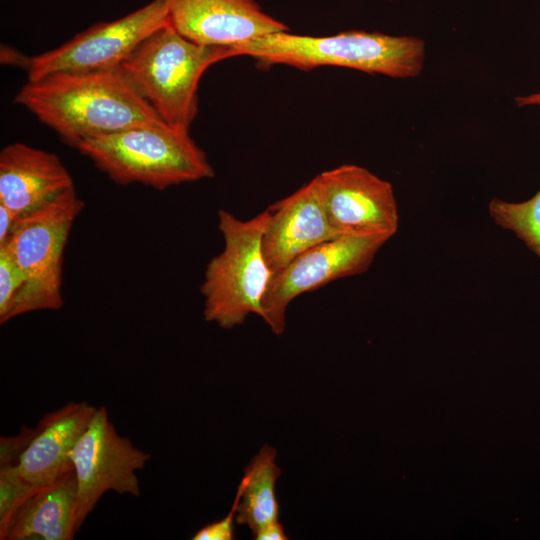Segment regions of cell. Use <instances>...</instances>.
I'll use <instances>...</instances> for the list:
<instances>
[{
	"label": "cell",
	"mask_w": 540,
	"mask_h": 540,
	"mask_svg": "<svg viewBox=\"0 0 540 540\" xmlns=\"http://www.w3.org/2000/svg\"><path fill=\"white\" fill-rule=\"evenodd\" d=\"M389 239L383 235H340L303 252L272 274L262 300L261 318L274 334L281 335L292 300L335 280L366 271Z\"/></svg>",
	"instance_id": "obj_8"
},
{
	"label": "cell",
	"mask_w": 540,
	"mask_h": 540,
	"mask_svg": "<svg viewBox=\"0 0 540 540\" xmlns=\"http://www.w3.org/2000/svg\"><path fill=\"white\" fill-rule=\"evenodd\" d=\"M96 409L85 401L69 402L44 415L15 464L19 476L39 489L72 470L71 452Z\"/></svg>",
	"instance_id": "obj_14"
},
{
	"label": "cell",
	"mask_w": 540,
	"mask_h": 540,
	"mask_svg": "<svg viewBox=\"0 0 540 540\" xmlns=\"http://www.w3.org/2000/svg\"><path fill=\"white\" fill-rule=\"evenodd\" d=\"M74 186L60 158L15 142L0 153V204L21 217Z\"/></svg>",
	"instance_id": "obj_13"
},
{
	"label": "cell",
	"mask_w": 540,
	"mask_h": 540,
	"mask_svg": "<svg viewBox=\"0 0 540 540\" xmlns=\"http://www.w3.org/2000/svg\"><path fill=\"white\" fill-rule=\"evenodd\" d=\"M327 213L340 235L391 238L399 215L392 185L369 170L344 164L319 174Z\"/></svg>",
	"instance_id": "obj_10"
},
{
	"label": "cell",
	"mask_w": 540,
	"mask_h": 540,
	"mask_svg": "<svg viewBox=\"0 0 540 540\" xmlns=\"http://www.w3.org/2000/svg\"><path fill=\"white\" fill-rule=\"evenodd\" d=\"M172 27L202 45L235 47L287 31L255 0H165Z\"/></svg>",
	"instance_id": "obj_11"
},
{
	"label": "cell",
	"mask_w": 540,
	"mask_h": 540,
	"mask_svg": "<svg viewBox=\"0 0 540 540\" xmlns=\"http://www.w3.org/2000/svg\"><path fill=\"white\" fill-rule=\"evenodd\" d=\"M516 102L518 106L527 105H539L540 106V93L531 94L528 96L517 97Z\"/></svg>",
	"instance_id": "obj_24"
},
{
	"label": "cell",
	"mask_w": 540,
	"mask_h": 540,
	"mask_svg": "<svg viewBox=\"0 0 540 540\" xmlns=\"http://www.w3.org/2000/svg\"><path fill=\"white\" fill-rule=\"evenodd\" d=\"M256 540H287L283 525L279 520L270 522L252 534Z\"/></svg>",
	"instance_id": "obj_22"
},
{
	"label": "cell",
	"mask_w": 540,
	"mask_h": 540,
	"mask_svg": "<svg viewBox=\"0 0 540 540\" xmlns=\"http://www.w3.org/2000/svg\"><path fill=\"white\" fill-rule=\"evenodd\" d=\"M170 24L165 0H153L110 22H99L61 46L33 57L10 60L28 80L62 72H92L119 68L153 32Z\"/></svg>",
	"instance_id": "obj_7"
},
{
	"label": "cell",
	"mask_w": 540,
	"mask_h": 540,
	"mask_svg": "<svg viewBox=\"0 0 540 540\" xmlns=\"http://www.w3.org/2000/svg\"><path fill=\"white\" fill-rule=\"evenodd\" d=\"M14 102L75 148L90 138L165 124L120 68L62 72L28 80Z\"/></svg>",
	"instance_id": "obj_1"
},
{
	"label": "cell",
	"mask_w": 540,
	"mask_h": 540,
	"mask_svg": "<svg viewBox=\"0 0 540 540\" xmlns=\"http://www.w3.org/2000/svg\"><path fill=\"white\" fill-rule=\"evenodd\" d=\"M233 57L231 47L195 43L168 24L148 36L119 68L165 124L189 131L198 112L202 75Z\"/></svg>",
	"instance_id": "obj_3"
},
{
	"label": "cell",
	"mask_w": 540,
	"mask_h": 540,
	"mask_svg": "<svg viewBox=\"0 0 540 540\" xmlns=\"http://www.w3.org/2000/svg\"><path fill=\"white\" fill-rule=\"evenodd\" d=\"M19 218L14 212L0 204V243L9 237Z\"/></svg>",
	"instance_id": "obj_23"
},
{
	"label": "cell",
	"mask_w": 540,
	"mask_h": 540,
	"mask_svg": "<svg viewBox=\"0 0 540 540\" xmlns=\"http://www.w3.org/2000/svg\"><path fill=\"white\" fill-rule=\"evenodd\" d=\"M77 480L74 469L37 489L15 511L2 540H71L75 522Z\"/></svg>",
	"instance_id": "obj_15"
},
{
	"label": "cell",
	"mask_w": 540,
	"mask_h": 540,
	"mask_svg": "<svg viewBox=\"0 0 540 540\" xmlns=\"http://www.w3.org/2000/svg\"><path fill=\"white\" fill-rule=\"evenodd\" d=\"M36 431L35 428H26L13 437H1L0 466L17 464L20 455L25 450Z\"/></svg>",
	"instance_id": "obj_21"
},
{
	"label": "cell",
	"mask_w": 540,
	"mask_h": 540,
	"mask_svg": "<svg viewBox=\"0 0 540 540\" xmlns=\"http://www.w3.org/2000/svg\"><path fill=\"white\" fill-rule=\"evenodd\" d=\"M24 285L23 274L8 245L0 243V323L9 321L10 312Z\"/></svg>",
	"instance_id": "obj_19"
},
{
	"label": "cell",
	"mask_w": 540,
	"mask_h": 540,
	"mask_svg": "<svg viewBox=\"0 0 540 540\" xmlns=\"http://www.w3.org/2000/svg\"><path fill=\"white\" fill-rule=\"evenodd\" d=\"M149 459L148 453L117 433L106 407H97L71 452L77 480V530L81 529L87 516L107 491L140 496L136 471L143 469Z\"/></svg>",
	"instance_id": "obj_9"
},
{
	"label": "cell",
	"mask_w": 540,
	"mask_h": 540,
	"mask_svg": "<svg viewBox=\"0 0 540 540\" xmlns=\"http://www.w3.org/2000/svg\"><path fill=\"white\" fill-rule=\"evenodd\" d=\"M268 210L241 220L226 210L218 212L223 250L205 268L201 294L204 318L223 329L239 326L250 314L261 317L262 300L272 277L263 252Z\"/></svg>",
	"instance_id": "obj_5"
},
{
	"label": "cell",
	"mask_w": 540,
	"mask_h": 540,
	"mask_svg": "<svg viewBox=\"0 0 540 540\" xmlns=\"http://www.w3.org/2000/svg\"><path fill=\"white\" fill-rule=\"evenodd\" d=\"M267 210L263 252L273 273L310 248L340 236L330 222L319 175Z\"/></svg>",
	"instance_id": "obj_12"
},
{
	"label": "cell",
	"mask_w": 540,
	"mask_h": 540,
	"mask_svg": "<svg viewBox=\"0 0 540 540\" xmlns=\"http://www.w3.org/2000/svg\"><path fill=\"white\" fill-rule=\"evenodd\" d=\"M234 57L253 58L259 67L287 65L300 70L344 67L394 78L418 76L424 41L415 36L347 31L330 36L276 32L232 47Z\"/></svg>",
	"instance_id": "obj_2"
},
{
	"label": "cell",
	"mask_w": 540,
	"mask_h": 540,
	"mask_svg": "<svg viewBox=\"0 0 540 540\" xmlns=\"http://www.w3.org/2000/svg\"><path fill=\"white\" fill-rule=\"evenodd\" d=\"M488 209L498 225L513 231L540 258V189L519 203L494 198Z\"/></svg>",
	"instance_id": "obj_17"
},
{
	"label": "cell",
	"mask_w": 540,
	"mask_h": 540,
	"mask_svg": "<svg viewBox=\"0 0 540 540\" xmlns=\"http://www.w3.org/2000/svg\"><path fill=\"white\" fill-rule=\"evenodd\" d=\"M84 208L75 186L21 216L6 243L19 266L23 288L9 320L40 310L62 307L63 254L71 228Z\"/></svg>",
	"instance_id": "obj_6"
},
{
	"label": "cell",
	"mask_w": 540,
	"mask_h": 540,
	"mask_svg": "<svg viewBox=\"0 0 540 540\" xmlns=\"http://www.w3.org/2000/svg\"><path fill=\"white\" fill-rule=\"evenodd\" d=\"M36 490L19 476L15 465L0 466V539L15 511Z\"/></svg>",
	"instance_id": "obj_18"
},
{
	"label": "cell",
	"mask_w": 540,
	"mask_h": 540,
	"mask_svg": "<svg viewBox=\"0 0 540 540\" xmlns=\"http://www.w3.org/2000/svg\"><path fill=\"white\" fill-rule=\"evenodd\" d=\"M277 451L268 444L252 458L245 468L243 493L238 503L236 522L247 525L252 534L264 525L278 520L279 505L275 484L281 474L276 464Z\"/></svg>",
	"instance_id": "obj_16"
},
{
	"label": "cell",
	"mask_w": 540,
	"mask_h": 540,
	"mask_svg": "<svg viewBox=\"0 0 540 540\" xmlns=\"http://www.w3.org/2000/svg\"><path fill=\"white\" fill-rule=\"evenodd\" d=\"M244 483L240 481L234 502L230 512L221 520L212 522L200 530L192 537L193 540H231L234 536V519L236 518L237 507L243 493Z\"/></svg>",
	"instance_id": "obj_20"
},
{
	"label": "cell",
	"mask_w": 540,
	"mask_h": 540,
	"mask_svg": "<svg viewBox=\"0 0 540 540\" xmlns=\"http://www.w3.org/2000/svg\"><path fill=\"white\" fill-rule=\"evenodd\" d=\"M76 149L112 181L157 190L214 176L189 131L167 124L132 127L82 141Z\"/></svg>",
	"instance_id": "obj_4"
}]
</instances>
